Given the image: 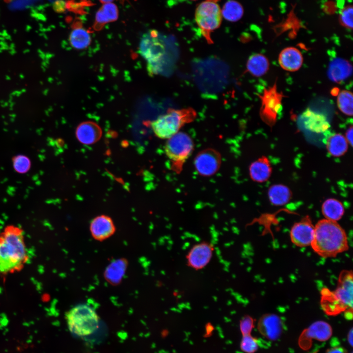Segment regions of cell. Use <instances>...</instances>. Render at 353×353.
I'll return each mask as SVG.
<instances>
[{"mask_svg": "<svg viewBox=\"0 0 353 353\" xmlns=\"http://www.w3.org/2000/svg\"><path fill=\"white\" fill-rule=\"evenodd\" d=\"M254 327V320L249 315L244 316L240 320L239 328L243 335L251 334Z\"/></svg>", "mask_w": 353, "mask_h": 353, "instance_id": "cell-31", "label": "cell"}, {"mask_svg": "<svg viewBox=\"0 0 353 353\" xmlns=\"http://www.w3.org/2000/svg\"><path fill=\"white\" fill-rule=\"evenodd\" d=\"M348 144L345 136L339 133H335L328 138L326 142V147L331 155L340 157L347 152Z\"/></svg>", "mask_w": 353, "mask_h": 353, "instance_id": "cell-22", "label": "cell"}, {"mask_svg": "<svg viewBox=\"0 0 353 353\" xmlns=\"http://www.w3.org/2000/svg\"><path fill=\"white\" fill-rule=\"evenodd\" d=\"M90 229L94 238L101 241L110 237L115 231L112 220L104 215L95 217L91 222Z\"/></svg>", "mask_w": 353, "mask_h": 353, "instance_id": "cell-15", "label": "cell"}, {"mask_svg": "<svg viewBox=\"0 0 353 353\" xmlns=\"http://www.w3.org/2000/svg\"><path fill=\"white\" fill-rule=\"evenodd\" d=\"M268 194L271 202L277 206L288 203L292 196L290 189L282 184L271 186L269 189Z\"/></svg>", "mask_w": 353, "mask_h": 353, "instance_id": "cell-24", "label": "cell"}, {"mask_svg": "<svg viewBox=\"0 0 353 353\" xmlns=\"http://www.w3.org/2000/svg\"><path fill=\"white\" fill-rule=\"evenodd\" d=\"M279 64L282 69L290 72L298 70L303 62V55L300 51L294 47L283 49L278 57Z\"/></svg>", "mask_w": 353, "mask_h": 353, "instance_id": "cell-19", "label": "cell"}, {"mask_svg": "<svg viewBox=\"0 0 353 353\" xmlns=\"http://www.w3.org/2000/svg\"><path fill=\"white\" fill-rule=\"evenodd\" d=\"M283 322L281 318L275 314H265L259 319L257 328L260 334L271 341L277 340L283 331Z\"/></svg>", "mask_w": 353, "mask_h": 353, "instance_id": "cell-14", "label": "cell"}, {"mask_svg": "<svg viewBox=\"0 0 353 353\" xmlns=\"http://www.w3.org/2000/svg\"><path fill=\"white\" fill-rule=\"evenodd\" d=\"M28 260L23 230L14 226L6 227L0 233V273L19 272Z\"/></svg>", "mask_w": 353, "mask_h": 353, "instance_id": "cell-1", "label": "cell"}, {"mask_svg": "<svg viewBox=\"0 0 353 353\" xmlns=\"http://www.w3.org/2000/svg\"><path fill=\"white\" fill-rule=\"evenodd\" d=\"M353 126H351L347 130L346 132V137H345L347 140L348 143L352 145L353 142Z\"/></svg>", "mask_w": 353, "mask_h": 353, "instance_id": "cell-34", "label": "cell"}, {"mask_svg": "<svg viewBox=\"0 0 353 353\" xmlns=\"http://www.w3.org/2000/svg\"><path fill=\"white\" fill-rule=\"evenodd\" d=\"M222 16L231 22H236L242 17L244 9L242 4L235 0H229L221 9Z\"/></svg>", "mask_w": 353, "mask_h": 353, "instance_id": "cell-26", "label": "cell"}, {"mask_svg": "<svg viewBox=\"0 0 353 353\" xmlns=\"http://www.w3.org/2000/svg\"><path fill=\"white\" fill-rule=\"evenodd\" d=\"M196 117V112L192 108L169 109L166 114L152 121L151 126L157 137L168 139L179 132L184 125L192 122Z\"/></svg>", "mask_w": 353, "mask_h": 353, "instance_id": "cell-5", "label": "cell"}, {"mask_svg": "<svg viewBox=\"0 0 353 353\" xmlns=\"http://www.w3.org/2000/svg\"><path fill=\"white\" fill-rule=\"evenodd\" d=\"M311 246L315 252L324 258L334 257L349 247L345 230L336 221L326 219L319 220L315 226Z\"/></svg>", "mask_w": 353, "mask_h": 353, "instance_id": "cell-3", "label": "cell"}, {"mask_svg": "<svg viewBox=\"0 0 353 353\" xmlns=\"http://www.w3.org/2000/svg\"><path fill=\"white\" fill-rule=\"evenodd\" d=\"M269 67V62L268 59L261 54H255L251 56L247 63L248 71L257 77L265 74Z\"/></svg>", "mask_w": 353, "mask_h": 353, "instance_id": "cell-23", "label": "cell"}, {"mask_svg": "<svg viewBox=\"0 0 353 353\" xmlns=\"http://www.w3.org/2000/svg\"><path fill=\"white\" fill-rule=\"evenodd\" d=\"M139 49L148 63L149 71L152 74L163 72L169 67V62L173 64L172 60L169 59L172 55H169L171 52L166 40L156 30H150L142 36Z\"/></svg>", "mask_w": 353, "mask_h": 353, "instance_id": "cell-4", "label": "cell"}, {"mask_svg": "<svg viewBox=\"0 0 353 353\" xmlns=\"http://www.w3.org/2000/svg\"><path fill=\"white\" fill-rule=\"evenodd\" d=\"M353 7L352 5H347L342 8L339 16L340 24L344 27L352 29L353 28Z\"/></svg>", "mask_w": 353, "mask_h": 353, "instance_id": "cell-29", "label": "cell"}, {"mask_svg": "<svg viewBox=\"0 0 353 353\" xmlns=\"http://www.w3.org/2000/svg\"><path fill=\"white\" fill-rule=\"evenodd\" d=\"M332 334V328L328 323L324 321H316L303 331L299 338V345L303 350H307L311 347L313 339L326 341L330 338Z\"/></svg>", "mask_w": 353, "mask_h": 353, "instance_id": "cell-10", "label": "cell"}, {"mask_svg": "<svg viewBox=\"0 0 353 353\" xmlns=\"http://www.w3.org/2000/svg\"><path fill=\"white\" fill-rule=\"evenodd\" d=\"M353 329L352 328L349 331L348 335V341L351 346H353Z\"/></svg>", "mask_w": 353, "mask_h": 353, "instance_id": "cell-35", "label": "cell"}, {"mask_svg": "<svg viewBox=\"0 0 353 353\" xmlns=\"http://www.w3.org/2000/svg\"><path fill=\"white\" fill-rule=\"evenodd\" d=\"M218 0H205L197 7L195 18L202 36L212 43L210 33L219 27L222 21L221 8Z\"/></svg>", "mask_w": 353, "mask_h": 353, "instance_id": "cell-8", "label": "cell"}, {"mask_svg": "<svg viewBox=\"0 0 353 353\" xmlns=\"http://www.w3.org/2000/svg\"><path fill=\"white\" fill-rule=\"evenodd\" d=\"M352 66L348 60L336 58L329 63L327 74L330 80L340 82L349 77L352 74Z\"/></svg>", "mask_w": 353, "mask_h": 353, "instance_id": "cell-18", "label": "cell"}, {"mask_svg": "<svg viewBox=\"0 0 353 353\" xmlns=\"http://www.w3.org/2000/svg\"></svg>", "mask_w": 353, "mask_h": 353, "instance_id": "cell-37", "label": "cell"}, {"mask_svg": "<svg viewBox=\"0 0 353 353\" xmlns=\"http://www.w3.org/2000/svg\"><path fill=\"white\" fill-rule=\"evenodd\" d=\"M14 167L16 170L20 173L26 172L30 167L29 159L24 156H18L13 161Z\"/></svg>", "mask_w": 353, "mask_h": 353, "instance_id": "cell-32", "label": "cell"}, {"mask_svg": "<svg viewBox=\"0 0 353 353\" xmlns=\"http://www.w3.org/2000/svg\"><path fill=\"white\" fill-rule=\"evenodd\" d=\"M66 318L70 331L77 336L89 335L99 328V319L95 310L86 304L73 307Z\"/></svg>", "mask_w": 353, "mask_h": 353, "instance_id": "cell-6", "label": "cell"}, {"mask_svg": "<svg viewBox=\"0 0 353 353\" xmlns=\"http://www.w3.org/2000/svg\"><path fill=\"white\" fill-rule=\"evenodd\" d=\"M326 353H347V352L342 347H335L329 349Z\"/></svg>", "mask_w": 353, "mask_h": 353, "instance_id": "cell-33", "label": "cell"}, {"mask_svg": "<svg viewBox=\"0 0 353 353\" xmlns=\"http://www.w3.org/2000/svg\"><path fill=\"white\" fill-rule=\"evenodd\" d=\"M221 161V156L218 152L214 149H205L196 156L194 166L199 175L203 176H210L218 171Z\"/></svg>", "mask_w": 353, "mask_h": 353, "instance_id": "cell-11", "label": "cell"}, {"mask_svg": "<svg viewBox=\"0 0 353 353\" xmlns=\"http://www.w3.org/2000/svg\"><path fill=\"white\" fill-rule=\"evenodd\" d=\"M300 119L305 128L317 133L325 132L330 126L324 115L310 109H306L302 113Z\"/></svg>", "mask_w": 353, "mask_h": 353, "instance_id": "cell-16", "label": "cell"}, {"mask_svg": "<svg viewBox=\"0 0 353 353\" xmlns=\"http://www.w3.org/2000/svg\"><path fill=\"white\" fill-rule=\"evenodd\" d=\"M322 212L325 219L337 221L343 216L345 210L342 203L335 199L326 200L322 206Z\"/></svg>", "mask_w": 353, "mask_h": 353, "instance_id": "cell-21", "label": "cell"}, {"mask_svg": "<svg viewBox=\"0 0 353 353\" xmlns=\"http://www.w3.org/2000/svg\"><path fill=\"white\" fill-rule=\"evenodd\" d=\"M240 348L245 353H254L258 348V341L251 334L243 335Z\"/></svg>", "mask_w": 353, "mask_h": 353, "instance_id": "cell-30", "label": "cell"}, {"mask_svg": "<svg viewBox=\"0 0 353 353\" xmlns=\"http://www.w3.org/2000/svg\"><path fill=\"white\" fill-rule=\"evenodd\" d=\"M194 143L190 136L183 132H178L167 139L165 152L171 164L172 170L180 173L185 162L191 154Z\"/></svg>", "mask_w": 353, "mask_h": 353, "instance_id": "cell-7", "label": "cell"}, {"mask_svg": "<svg viewBox=\"0 0 353 353\" xmlns=\"http://www.w3.org/2000/svg\"><path fill=\"white\" fill-rule=\"evenodd\" d=\"M117 6L112 3H104L96 14V25L102 26L117 20Z\"/></svg>", "mask_w": 353, "mask_h": 353, "instance_id": "cell-27", "label": "cell"}, {"mask_svg": "<svg viewBox=\"0 0 353 353\" xmlns=\"http://www.w3.org/2000/svg\"><path fill=\"white\" fill-rule=\"evenodd\" d=\"M76 137L79 142L84 145H92L98 141L102 135L101 127L91 121L80 124L76 131Z\"/></svg>", "mask_w": 353, "mask_h": 353, "instance_id": "cell-17", "label": "cell"}, {"mask_svg": "<svg viewBox=\"0 0 353 353\" xmlns=\"http://www.w3.org/2000/svg\"><path fill=\"white\" fill-rule=\"evenodd\" d=\"M315 226L308 216L295 223L291 227L290 236L291 242L299 247L311 246L314 236Z\"/></svg>", "mask_w": 353, "mask_h": 353, "instance_id": "cell-12", "label": "cell"}, {"mask_svg": "<svg viewBox=\"0 0 353 353\" xmlns=\"http://www.w3.org/2000/svg\"><path fill=\"white\" fill-rule=\"evenodd\" d=\"M102 3H112L114 0H99Z\"/></svg>", "mask_w": 353, "mask_h": 353, "instance_id": "cell-36", "label": "cell"}, {"mask_svg": "<svg viewBox=\"0 0 353 353\" xmlns=\"http://www.w3.org/2000/svg\"><path fill=\"white\" fill-rule=\"evenodd\" d=\"M91 41L90 33L81 27L74 28L70 35L71 46L77 50H83L87 48Z\"/></svg>", "mask_w": 353, "mask_h": 353, "instance_id": "cell-25", "label": "cell"}, {"mask_svg": "<svg viewBox=\"0 0 353 353\" xmlns=\"http://www.w3.org/2000/svg\"><path fill=\"white\" fill-rule=\"evenodd\" d=\"M337 95V102L339 109L344 114L352 116L353 106L352 93L347 90H343Z\"/></svg>", "mask_w": 353, "mask_h": 353, "instance_id": "cell-28", "label": "cell"}, {"mask_svg": "<svg viewBox=\"0 0 353 353\" xmlns=\"http://www.w3.org/2000/svg\"><path fill=\"white\" fill-rule=\"evenodd\" d=\"M213 251V247L207 242L196 244L186 255L188 265L197 270L203 268L210 262Z\"/></svg>", "mask_w": 353, "mask_h": 353, "instance_id": "cell-13", "label": "cell"}, {"mask_svg": "<svg viewBox=\"0 0 353 353\" xmlns=\"http://www.w3.org/2000/svg\"><path fill=\"white\" fill-rule=\"evenodd\" d=\"M249 173L252 180L257 182L266 181L270 177L272 167L269 159L265 156L252 162L249 168Z\"/></svg>", "mask_w": 353, "mask_h": 353, "instance_id": "cell-20", "label": "cell"}, {"mask_svg": "<svg viewBox=\"0 0 353 353\" xmlns=\"http://www.w3.org/2000/svg\"><path fill=\"white\" fill-rule=\"evenodd\" d=\"M259 97L261 101L260 117L267 125L272 126L277 121V114L281 107L283 95L277 91L275 83L272 86L265 89L262 95Z\"/></svg>", "mask_w": 353, "mask_h": 353, "instance_id": "cell-9", "label": "cell"}, {"mask_svg": "<svg viewBox=\"0 0 353 353\" xmlns=\"http://www.w3.org/2000/svg\"><path fill=\"white\" fill-rule=\"evenodd\" d=\"M353 272L342 271L338 277L336 288L331 290L324 287L321 291L320 304L323 310L329 316L344 312L345 318L353 317Z\"/></svg>", "mask_w": 353, "mask_h": 353, "instance_id": "cell-2", "label": "cell"}]
</instances>
